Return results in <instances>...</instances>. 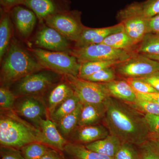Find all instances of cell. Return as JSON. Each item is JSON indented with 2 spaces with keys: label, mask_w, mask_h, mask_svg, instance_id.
Returning <instances> with one entry per match:
<instances>
[{
  "label": "cell",
  "mask_w": 159,
  "mask_h": 159,
  "mask_svg": "<svg viewBox=\"0 0 159 159\" xmlns=\"http://www.w3.org/2000/svg\"><path fill=\"white\" fill-rule=\"evenodd\" d=\"M102 84L108 91L110 97L129 104H132L137 100L136 93L125 79L115 80Z\"/></svg>",
  "instance_id": "cell-18"
},
{
  "label": "cell",
  "mask_w": 159,
  "mask_h": 159,
  "mask_svg": "<svg viewBox=\"0 0 159 159\" xmlns=\"http://www.w3.org/2000/svg\"><path fill=\"white\" fill-rule=\"evenodd\" d=\"M136 53L145 55L159 54V33L145 34L139 43Z\"/></svg>",
  "instance_id": "cell-28"
},
{
  "label": "cell",
  "mask_w": 159,
  "mask_h": 159,
  "mask_svg": "<svg viewBox=\"0 0 159 159\" xmlns=\"http://www.w3.org/2000/svg\"><path fill=\"white\" fill-rule=\"evenodd\" d=\"M23 0H0L2 9L9 11L14 6L22 5Z\"/></svg>",
  "instance_id": "cell-40"
},
{
  "label": "cell",
  "mask_w": 159,
  "mask_h": 159,
  "mask_svg": "<svg viewBox=\"0 0 159 159\" xmlns=\"http://www.w3.org/2000/svg\"><path fill=\"white\" fill-rule=\"evenodd\" d=\"M64 76L82 104L103 103L110 97L102 83L88 81L71 75Z\"/></svg>",
  "instance_id": "cell-9"
},
{
  "label": "cell",
  "mask_w": 159,
  "mask_h": 159,
  "mask_svg": "<svg viewBox=\"0 0 159 159\" xmlns=\"http://www.w3.org/2000/svg\"><path fill=\"white\" fill-rule=\"evenodd\" d=\"M137 145L128 142H122L114 157L115 159H142Z\"/></svg>",
  "instance_id": "cell-30"
},
{
  "label": "cell",
  "mask_w": 159,
  "mask_h": 159,
  "mask_svg": "<svg viewBox=\"0 0 159 159\" xmlns=\"http://www.w3.org/2000/svg\"><path fill=\"white\" fill-rule=\"evenodd\" d=\"M134 53L114 48L103 43L90 45L79 48H73L70 54L77 58L80 63L94 61H123Z\"/></svg>",
  "instance_id": "cell-7"
},
{
  "label": "cell",
  "mask_w": 159,
  "mask_h": 159,
  "mask_svg": "<svg viewBox=\"0 0 159 159\" xmlns=\"http://www.w3.org/2000/svg\"><path fill=\"white\" fill-rule=\"evenodd\" d=\"M28 49L45 69L63 76H78L80 64L77 58L71 54L39 48Z\"/></svg>",
  "instance_id": "cell-5"
},
{
  "label": "cell",
  "mask_w": 159,
  "mask_h": 159,
  "mask_svg": "<svg viewBox=\"0 0 159 159\" xmlns=\"http://www.w3.org/2000/svg\"><path fill=\"white\" fill-rule=\"evenodd\" d=\"M136 93H158L149 84L140 78L125 79Z\"/></svg>",
  "instance_id": "cell-34"
},
{
  "label": "cell",
  "mask_w": 159,
  "mask_h": 159,
  "mask_svg": "<svg viewBox=\"0 0 159 159\" xmlns=\"http://www.w3.org/2000/svg\"><path fill=\"white\" fill-rule=\"evenodd\" d=\"M19 34L23 39H27L32 34L36 25L37 17L31 9L18 5L9 11Z\"/></svg>",
  "instance_id": "cell-13"
},
{
  "label": "cell",
  "mask_w": 159,
  "mask_h": 159,
  "mask_svg": "<svg viewBox=\"0 0 159 159\" xmlns=\"http://www.w3.org/2000/svg\"><path fill=\"white\" fill-rule=\"evenodd\" d=\"M101 43L105 44L114 48L133 53H134L133 50L137 46L124 30L111 34Z\"/></svg>",
  "instance_id": "cell-24"
},
{
  "label": "cell",
  "mask_w": 159,
  "mask_h": 159,
  "mask_svg": "<svg viewBox=\"0 0 159 159\" xmlns=\"http://www.w3.org/2000/svg\"><path fill=\"white\" fill-rule=\"evenodd\" d=\"M39 129L42 134L41 143L63 152L65 146L68 141L60 133L55 122L52 121L49 117H47L41 121Z\"/></svg>",
  "instance_id": "cell-14"
},
{
  "label": "cell",
  "mask_w": 159,
  "mask_h": 159,
  "mask_svg": "<svg viewBox=\"0 0 159 159\" xmlns=\"http://www.w3.org/2000/svg\"><path fill=\"white\" fill-rule=\"evenodd\" d=\"M69 0H23L22 5L32 10L40 23L61 11L70 10Z\"/></svg>",
  "instance_id": "cell-12"
},
{
  "label": "cell",
  "mask_w": 159,
  "mask_h": 159,
  "mask_svg": "<svg viewBox=\"0 0 159 159\" xmlns=\"http://www.w3.org/2000/svg\"><path fill=\"white\" fill-rule=\"evenodd\" d=\"M39 129L23 119L14 110L1 111V145L20 149L29 143L41 142Z\"/></svg>",
  "instance_id": "cell-3"
},
{
  "label": "cell",
  "mask_w": 159,
  "mask_h": 159,
  "mask_svg": "<svg viewBox=\"0 0 159 159\" xmlns=\"http://www.w3.org/2000/svg\"><path fill=\"white\" fill-rule=\"evenodd\" d=\"M104 123L110 134L122 142L139 146L148 141L150 133L145 116L129 103L112 97L104 102Z\"/></svg>",
  "instance_id": "cell-1"
},
{
  "label": "cell",
  "mask_w": 159,
  "mask_h": 159,
  "mask_svg": "<svg viewBox=\"0 0 159 159\" xmlns=\"http://www.w3.org/2000/svg\"><path fill=\"white\" fill-rule=\"evenodd\" d=\"M106 126L99 125L78 126L71 135L70 139L74 142L79 144H89L104 139L109 134Z\"/></svg>",
  "instance_id": "cell-17"
},
{
  "label": "cell",
  "mask_w": 159,
  "mask_h": 159,
  "mask_svg": "<svg viewBox=\"0 0 159 159\" xmlns=\"http://www.w3.org/2000/svg\"><path fill=\"white\" fill-rule=\"evenodd\" d=\"M70 42L57 30L46 24L36 32L34 39V45L37 48L69 54L73 48Z\"/></svg>",
  "instance_id": "cell-11"
},
{
  "label": "cell",
  "mask_w": 159,
  "mask_h": 159,
  "mask_svg": "<svg viewBox=\"0 0 159 159\" xmlns=\"http://www.w3.org/2000/svg\"><path fill=\"white\" fill-rule=\"evenodd\" d=\"M114 67L117 74L125 79L141 78L159 71V61L135 53Z\"/></svg>",
  "instance_id": "cell-8"
},
{
  "label": "cell",
  "mask_w": 159,
  "mask_h": 159,
  "mask_svg": "<svg viewBox=\"0 0 159 159\" xmlns=\"http://www.w3.org/2000/svg\"><path fill=\"white\" fill-rule=\"evenodd\" d=\"M148 141L159 152V135L150 134Z\"/></svg>",
  "instance_id": "cell-43"
},
{
  "label": "cell",
  "mask_w": 159,
  "mask_h": 159,
  "mask_svg": "<svg viewBox=\"0 0 159 159\" xmlns=\"http://www.w3.org/2000/svg\"><path fill=\"white\" fill-rule=\"evenodd\" d=\"M129 104L143 113L159 116V104L156 102L137 98L134 103Z\"/></svg>",
  "instance_id": "cell-32"
},
{
  "label": "cell",
  "mask_w": 159,
  "mask_h": 159,
  "mask_svg": "<svg viewBox=\"0 0 159 159\" xmlns=\"http://www.w3.org/2000/svg\"><path fill=\"white\" fill-rule=\"evenodd\" d=\"M63 77V75L54 71L43 69L23 77L10 89L16 97L32 96L43 98Z\"/></svg>",
  "instance_id": "cell-4"
},
{
  "label": "cell",
  "mask_w": 159,
  "mask_h": 159,
  "mask_svg": "<svg viewBox=\"0 0 159 159\" xmlns=\"http://www.w3.org/2000/svg\"><path fill=\"white\" fill-rule=\"evenodd\" d=\"M150 134L159 135V116L145 114Z\"/></svg>",
  "instance_id": "cell-37"
},
{
  "label": "cell",
  "mask_w": 159,
  "mask_h": 159,
  "mask_svg": "<svg viewBox=\"0 0 159 159\" xmlns=\"http://www.w3.org/2000/svg\"><path fill=\"white\" fill-rule=\"evenodd\" d=\"M1 159H25L20 150L18 148L1 145Z\"/></svg>",
  "instance_id": "cell-35"
},
{
  "label": "cell",
  "mask_w": 159,
  "mask_h": 159,
  "mask_svg": "<svg viewBox=\"0 0 159 159\" xmlns=\"http://www.w3.org/2000/svg\"><path fill=\"white\" fill-rule=\"evenodd\" d=\"M17 97L8 88H0V109L1 111L14 110L15 103Z\"/></svg>",
  "instance_id": "cell-33"
},
{
  "label": "cell",
  "mask_w": 159,
  "mask_h": 159,
  "mask_svg": "<svg viewBox=\"0 0 159 159\" xmlns=\"http://www.w3.org/2000/svg\"><path fill=\"white\" fill-rule=\"evenodd\" d=\"M136 94L137 98L139 99L149 100L159 104V93L147 94Z\"/></svg>",
  "instance_id": "cell-41"
},
{
  "label": "cell",
  "mask_w": 159,
  "mask_h": 159,
  "mask_svg": "<svg viewBox=\"0 0 159 159\" xmlns=\"http://www.w3.org/2000/svg\"><path fill=\"white\" fill-rule=\"evenodd\" d=\"M159 13V0H146L143 2H134L120 10L117 14L119 22L131 16L150 18Z\"/></svg>",
  "instance_id": "cell-15"
},
{
  "label": "cell",
  "mask_w": 159,
  "mask_h": 159,
  "mask_svg": "<svg viewBox=\"0 0 159 159\" xmlns=\"http://www.w3.org/2000/svg\"><path fill=\"white\" fill-rule=\"evenodd\" d=\"M82 106V104L80 103L76 110L63 117L59 122L56 123L60 132L67 140L70 138L78 126Z\"/></svg>",
  "instance_id": "cell-25"
},
{
  "label": "cell",
  "mask_w": 159,
  "mask_h": 159,
  "mask_svg": "<svg viewBox=\"0 0 159 159\" xmlns=\"http://www.w3.org/2000/svg\"><path fill=\"white\" fill-rule=\"evenodd\" d=\"M44 23L75 43L85 27L81 22V12L77 10L61 11L48 18Z\"/></svg>",
  "instance_id": "cell-6"
},
{
  "label": "cell",
  "mask_w": 159,
  "mask_h": 159,
  "mask_svg": "<svg viewBox=\"0 0 159 159\" xmlns=\"http://www.w3.org/2000/svg\"><path fill=\"white\" fill-rule=\"evenodd\" d=\"M122 143L118 137L109 134L104 139L87 144L85 146L90 150L114 158Z\"/></svg>",
  "instance_id": "cell-21"
},
{
  "label": "cell",
  "mask_w": 159,
  "mask_h": 159,
  "mask_svg": "<svg viewBox=\"0 0 159 159\" xmlns=\"http://www.w3.org/2000/svg\"><path fill=\"white\" fill-rule=\"evenodd\" d=\"M140 78L148 83L159 93V71Z\"/></svg>",
  "instance_id": "cell-39"
},
{
  "label": "cell",
  "mask_w": 159,
  "mask_h": 159,
  "mask_svg": "<svg viewBox=\"0 0 159 159\" xmlns=\"http://www.w3.org/2000/svg\"><path fill=\"white\" fill-rule=\"evenodd\" d=\"M59 151L53 148H50L40 159H64Z\"/></svg>",
  "instance_id": "cell-42"
},
{
  "label": "cell",
  "mask_w": 159,
  "mask_h": 159,
  "mask_svg": "<svg viewBox=\"0 0 159 159\" xmlns=\"http://www.w3.org/2000/svg\"><path fill=\"white\" fill-rule=\"evenodd\" d=\"M143 55H145L151 59L159 61V54H157V55H145V54H143Z\"/></svg>",
  "instance_id": "cell-44"
},
{
  "label": "cell",
  "mask_w": 159,
  "mask_h": 159,
  "mask_svg": "<svg viewBox=\"0 0 159 159\" xmlns=\"http://www.w3.org/2000/svg\"><path fill=\"white\" fill-rule=\"evenodd\" d=\"M64 159H66L64 158Z\"/></svg>",
  "instance_id": "cell-45"
},
{
  "label": "cell",
  "mask_w": 159,
  "mask_h": 159,
  "mask_svg": "<svg viewBox=\"0 0 159 159\" xmlns=\"http://www.w3.org/2000/svg\"><path fill=\"white\" fill-rule=\"evenodd\" d=\"M106 108L104 102L82 104L78 126L98 124L105 116Z\"/></svg>",
  "instance_id": "cell-19"
},
{
  "label": "cell",
  "mask_w": 159,
  "mask_h": 159,
  "mask_svg": "<svg viewBox=\"0 0 159 159\" xmlns=\"http://www.w3.org/2000/svg\"><path fill=\"white\" fill-rule=\"evenodd\" d=\"M80 103L79 99L74 94L61 103L49 116V118L53 122L57 123L63 117L76 110Z\"/></svg>",
  "instance_id": "cell-27"
},
{
  "label": "cell",
  "mask_w": 159,
  "mask_h": 159,
  "mask_svg": "<svg viewBox=\"0 0 159 159\" xmlns=\"http://www.w3.org/2000/svg\"><path fill=\"white\" fill-rule=\"evenodd\" d=\"M14 110L20 117L38 129L42 120L49 117L45 102L41 97L32 96L17 97Z\"/></svg>",
  "instance_id": "cell-10"
},
{
  "label": "cell",
  "mask_w": 159,
  "mask_h": 159,
  "mask_svg": "<svg viewBox=\"0 0 159 159\" xmlns=\"http://www.w3.org/2000/svg\"><path fill=\"white\" fill-rule=\"evenodd\" d=\"M142 159H159V152L148 141L139 146Z\"/></svg>",
  "instance_id": "cell-36"
},
{
  "label": "cell",
  "mask_w": 159,
  "mask_h": 159,
  "mask_svg": "<svg viewBox=\"0 0 159 159\" xmlns=\"http://www.w3.org/2000/svg\"><path fill=\"white\" fill-rule=\"evenodd\" d=\"M50 149L45 144L34 142L25 145L20 150L25 159H40Z\"/></svg>",
  "instance_id": "cell-29"
},
{
  "label": "cell",
  "mask_w": 159,
  "mask_h": 159,
  "mask_svg": "<svg viewBox=\"0 0 159 159\" xmlns=\"http://www.w3.org/2000/svg\"><path fill=\"white\" fill-rule=\"evenodd\" d=\"M114 67L100 70L83 79L100 83H104L113 81L116 80L117 77L116 72Z\"/></svg>",
  "instance_id": "cell-31"
},
{
  "label": "cell",
  "mask_w": 159,
  "mask_h": 159,
  "mask_svg": "<svg viewBox=\"0 0 159 159\" xmlns=\"http://www.w3.org/2000/svg\"><path fill=\"white\" fill-rule=\"evenodd\" d=\"M148 19L142 16H134L122 20L124 31L132 39L134 43L139 44L147 33Z\"/></svg>",
  "instance_id": "cell-20"
},
{
  "label": "cell",
  "mask_w": 159,
  "mask_h": 159,
  "mask_svg": "<svg viewBox=\"0 0 159 159\" xmlns=\"http://www.w3.org/2000/svg\"><path fill=\"white\" fill-rule=\"evenodd\" d=\"M1 63V87L9 89L23 77L45 69L14 37Z\"/></svg>",
  "instance_id": "cell-2"
},
{
  "label": "cell",
  "mask_w": 159,
  "mask_h": 159,
  "mask_svg": "<svg viewBox=\"0 0 159 159\" xmlns=\"http://www.w3.org/2000/svg\"><path fill=\"white\" fill-rule=\"evenodd\" d=\"M122 61H94L80 63L78 77L81 79L89 77L100 70L114 67Z\"/></svg>",
  "instance_id": "cell-26"
},
{
  "label": "cell",
  "mask_w": 159,
  "mask_h": 159,
  "mask_svg": "<svg viewBox=\"0 0 159 159\" xmlns=\"http://www.w3.org/2000/svg\"><path fill=\"white\" fill-rule=\"evenodd\" d=\"M74 94V90L65 78L54 86L46 94L44 100L49 114V116L57 107L67 98Z\"/></svg>",
  "instance_id": "cell-16"
},
{
  "label": "cell",
  "mask_w": 159,
  "mask_h": 159,
  "mask_svg": "<svg viewBox=\"0 0 159 159\" xmlns=\"http://www.w3.org/2000/svg\"><path fill=\"white\" fill-rule=\"evenodd\" d=\"M159 33V13L148 19L147 33Z\"/></svg>",
  "instance_id": "cell-38"
},
{
  "label": "cell",
  "mask_w": 159,
  "mask_h": 159,
  "mask_svg": "<svg viewBox=\"0 0 159 159\" xmlns=\"http://www.w3.org/2000/svg\"><path fill=\"white\" fill-rule=\"evenodd\" d=\"M9 11L1 9L0 20V61L6 54L12 39V25Z\"/></svg>",
  "instance_id": "cell-22"
},
{
  "label": "cell",
  "mask_w": 159,
  "mask_h": 159,
  "mask_svg": "<svg viewBox=\"0 0 159 159\" xmlns=\"http://www.w3.org/2000/svg\"><path fill=\"white\" fill-rule=\"evenodd\" d=\"M63 152L71 159H115L90 150L85 145L72 142L67 143Z\"/></svg>",
  "instance_id": "cell-23"
}]
</instances>
